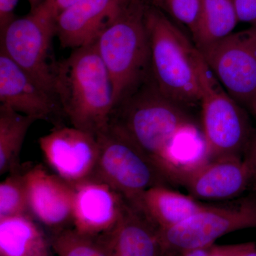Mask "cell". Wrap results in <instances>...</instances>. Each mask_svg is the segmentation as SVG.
<instances>
[{
    "label": "cell",
    "instance_id": "cell-23",
    "mask_svg": "<svg viewBox=\"0 0 256 256\" xmlns=\"http://www.w3.org/2000/svg\"><path fill=\"white\" fill-rule=\"evenodd\" d=\"M202 0H150L151 5L164 13L173 22L194 31Z\"/></svg>",
    "mask_w": 256,
    "mask_h": 256
},
{
    "label": "cell",
    "instance_id": "cell-10",
    "mask_svg": "<svg viewBox=\"0 0 256 256\" xmlns=\"http://www.w3.org/2000/svg\"><path fill=\"white\" fill-rule=\"evenodd\" d=\"M38 144L46 164L67 182L74 186L94 178L100 153L96 136L74 126H57Z\"/></svg>",
    "mask_w": 256,
    "mask_h": 256
},
{
    "label": "cell",
    "instance_id": "cell-32",
    "mask_svg": "<svg viewBox=\"0 0 256 256\" xmlns=\"http://www.w3.org/2000/svg\"><path fill=\"white\" fill-rule=\"evenodd\" d=\"M252 114H255V116H256V98H255V100H254V105H252Z\"/></svg>",
    "mask_w": 256,
    "mask_h": 256
},
{
    "label": "cell",
    "instance_id": "cell-28",
    "mask_svg": "<svg viewBox=\"0 0 256 256\" xmlns=\"http://www.w3.org/2000/svg\"><path fill=\"white\" fill-rule=\"evenodd\" d=\"M245 154L244 158L247 160L252 170V185L256 191V131L252 134Z\"/></svg>",
    "mask_w": 256,
    "mask_h": 256
},
{
    "label": "cell",
    "instance_id": "cell-8",
    "mask_svg": "<svg viewBox=\"0 0 256 256\" xmlns=\"http://www.w3.org/2000/svg\"><path fill=\"white\" fill-rule=\"evenodd\" d=\"M54 36L55 20L36 8L28 16L14 18L1 32L0 50L56 96L58 62L52 56Z\"/></svg>",
    "mask_w": 256,
    "mask_h": 256
},
{
    "label": "cell",
    "instance_id": "cell-27",
    "mask_svg": "<svg viewBox=\"0 0 256 256\" xmlns=\"http://www.w3.org/2000/svg\"><path fill=\"white\" fill-rule=\"evenodd\" d=\"M244 242L228 245H214L210 248L208 256H236L240 252Z\"/></svg>",
    "mask_w": 256,
    "mask_h": 256
},
{
    "label": "cell",
    "instance_id": "cell-4",
    "mask_svg": "<svg viewBox=\"0 0 256 256\" xmlns=\"http://www.w3.org/2000/svg\"><path fill=\"white\" fill-rule=\"evenodd\" d=\"M146 4L132 0L94 44L112 80L116 108L151 77Z\"/></svg>",
    "mask_w": 256,
    "mask_h": 256
},
{
    "label": "cell",
    "instance_id": "cell-7",
    "mask_svg": "<svg viewBox=\"0 0 256 256\" xmlns=\"http://www.w3.org/2000/svg\"><path fill=\"white\" fill-rule=\"evenodd\" d=\"M252 228H256V193L232 204H210L178 225L158 229L161 256L212 246L224 236Z\"/></svg>",
    "mask_w": 256,
    "mask_h": 256
},
{
    "label": "cell",
    "instance_id": "cell-2",
    "mask_svg": "<svg viewBox=\"0 0 256 256\" xmlns=\"http://www.w3.org/2000/svg\"><path fill=\"white\" fill-rule=\"evenodd\" d=\"M55 94L72 126L98 136L110 126L114 86L95 44L76 48L58 62Z\"/></svg>",
    "mask_w": 256,
    "mask_h": 256
},
{
    "label": "cell",
    "instance_id": "cell-15",
    "mask_svg": "<svg viewBox=\"0 0 256 256\" xmlns=\"http://www.w3.org/2000/svg\"><path fill=\"white\" fill-rule=\"evenodd\" d=\"M0 104L38 120L63 114L57 98L1 50Z\"/></svg>",
    "mask_w": 256,
    "mask_h": 256
},
{
    "label": "cell",
    "instance_id": "cell-16",
    "mask_svg": "<svg viewBox=\"0 0 256 256\" xmlns=\"http://www.w3.org/2000/svg\"><path fill=\"white\" fill-rule=\"evenodd\" d=\"M107 238L112 256H161L158 227L128 202L122 218Z\"/></svg>",
    "mask_w": 256,
    "mask_h": 256
},
{
    "label": "cell",
    "instance_id": "cell-30",
    "mask_svg": "<svg viewBox=\"0 0 256 256\" xmlns=\"http://www.w3.org/2000/svg\"><path fill=\"white\" fill-rule=\"evenodd\" d=\"M236 256H256V242H244L242 250Z\"/></svg>",
    "mask_w": 256,
    "mask_h": 256
},
{
    "label": "cell",
    "instance_id": "cell-1",
    "mask_svg": "<svg viewBox=\"0 0 256 256\" xmlns=\"http://www.w3.org/2000/svg\"><path fill=\"white\" fill-rule=\"evenodd\" d=\"M110 126L127 136L170 183L176 151L201 132L188 108L164 96L152 76L114 108Z\"/></svg>",
    "mask_w": 256,
    "mask_h": 256
},
{
    "label": "cell",
    "instance_id": "cell-3",
    "mask_svg": "<svg viewBox=\"0 0 256 256\" xmlns=\"http://www.w3.org/2000/svg\"><path fill=\"white\" fill-rule=\"evenodd\" d=\"M144 20L150 50L151 76L158 89L186 108L201 105L198 50L171 18L152 5Z\"/></svg>",
    "mask_w": 256,
    "mask_h": 256
},
{
    "label": "cell",
    "instance_id": "cell-13",
    "mask_svg": "<svg viewBox=\"0 0 256 256\" xmlns=\"http://www.w3.org/2000/svg\"><path fill=\"white\" fill-rule=\"evenodd\" d=\"M132 0H80L55 20L56 36L63 48L94 44Z\"/></svg>",
    "mask_w": 256,
    "mask_h": 256
},
{
    "label": "cell",
    "instance_id": "cell-24",
    "mask_svg": "<svg viewBox=\"0 0 256 256\" xmlns=\"http://www.w3.org/2000/svg\"><path fill=\"white\" fill-rule=\"evenodd\" d=\"M239 22L256 26V0H232Z\"/></svg>",
    "mask_w": 256,
    "mask_h": 256
},
{
    "label": "cell",
    "instance_id": "cell-29",
    "mask_svg": "<svg viewBox=\"0 0 256 256\" xmlns=\"http://www.w3.org/2000/svg\"><path fill=\"white\" fill-rule=\"evenodd\" d=\"M212 246L186 250L173 256H208Z\"/></svg>",
    "mask_w": 256,
    "mask_h": 256
},
{
    "label": "cell",
    "instance_id": "cell-5",
    "mask_svg": "<svg viewBox=\"0 0 256 256\" xmlns=\"http://www.w3.org/2000/svg\"><path fill=\"white\" fill-rule=\"evenodd\" d=\"M202 131L208 160L246 153L254 134L245 111L220 85L198 50Z\"/></svg>",
    "mask_w": 256,
    "mask_h": 256
},
{
    "label": "cell",
    "instance_id": "cell-21",
    "mask_svg": "<svg viewBox=\"0 0 256 256\" xmlns=\"http://www.w3.org/2000/svg\"><path fill=\"white\" fill-rule=\"evenodd\" d=\"M50 242L57 256H112L107 235L94 236L70 228L50 237Z\"/></svg>",
    "mask_w": 256,
    "mask_h": 256
},
{
    "label": "cell",
    "instance_id": "cell-11",
    "mask_svg": "<svg viewBox=\"0 0 256 256\" xmlns=\"http://www.w3.org/2000/svg\"><path fill=\"white\" fill-rule=\"evenodd\" d=\"M28 214L50 238L73 227L75 188L72 184L36 164L25 170Z\"/></svg>",
    "mask_w": 256,
    "mask_h": 256
},
{
    "label": "cell",
    "instance_id": "cell-20",
    "mask_svg": "<svg viewBox=\"0 0 256 256\" xmlns=\"http://www.w3.org/2000/svg\"><path fill=\"white\" fill-rule=\"evenodd\" d=\"M38 120L0 105V174L21 168L20 152L28 129Z\"/></svg>",
    "mask_w": 256,
    "mask_h": 256
},
{
    "label": "cell",
    "instance_id": "cell-12",
    "mask_svg": "<svg viewBox=\"0 0 256 256\" xmlns=\"http://www.w3.org/2000/svg\"><path fill=\"white\" fill-rule=\"evenodd\" d=\"M178 184L200 201L232 200L252 185V170L245 158L222 156L186 172Z\"/></svg>",
    "mask_w": 256,
    "mask_h": 256
},
{
    "label": "cell",
    "instance_id": "cell-25",
    "mask_svg": "<svg viewBox=\"0 0 256 256\" xmlns=\"http://www.w3.org/2000/svg\"><path fill=\"white\" fill-rule=\"evenodd\" d=\"M79 1L80 0H44L37 8H40L55 20L64 10Z\"/></svg>",
    "mask_w": 256,
    "mask_h": 256
},
{
    "label": "cell",
    "instance_id": "cell-31",
    "mask_svg": "<svg viewBox=\"0 0 256 256\" xmlns=\"http://www.w3.org/2000/svg\"><path fill=\"white\" fill-rule=\"evenodd\" d=\"M44 0H28L30 6H31V11H33L38 8Z\"/></svg>",
    "mask_w": 256,
    "mask_h": 256
},
{
    "label": "cell",
    "instance_id": "cell-9",
    "mask_svg": "<svg viewBox=\"0 0 256 256\" xmlns=\"http://www.w3.org/2000/svg\"><path fill=\"white\" fill-rule=\"evenodd\" d=\"M198 50L229 95L252 111L256 96V26Z\"/></svg>",
    "mask_w": 256,
    "mask_h": 256
},
{
    "label": "cell",
    "instance_id": "cell-6",
    "mask_svg": "<svg viewBox=\"0 0 256 256\" xmlns=\"http://www.w3.org/2000/svg\"><path fill=\"white\" fill-rule=\"evenodd\" d=\"M100 146L94 178L118 192L140 210L143 194L170 184L168 178L124 133L112 126L97 136Z\"/></svg>",
    "mask_w": 256,
    "mask_h": 256
},
{
    "label": "cell",
    "instance_id": "cell-18",
    "mask_svg": "<svg viewBox=\"0 0 256 256\" xmlns=\"http://www.w3.org/2000/svg\"><path fill=\"white\" fill-rule=\"evenodd\" d=\"M52 242L30 214L0 218V256H52Z\"/></svg>",
    "mask_w": 256,
    "mask_h": 256
},
{
    "label": "cell",
    "instance_id": "cell-22",
    "mask_svg": "<svg viewBox=\"0 0 256 256\" xmlns=\"http://www.w3.org/2000/svg\"><path fill=\"white\" fill-rule=\"evenodd\" d=\"M24 171L9 173L0 184V218L28 214Z\"/></svg>",
    "mask_w": 256,
    "mask_h": 256
},
{
    "label": "cell",
    "instance_id": "cell-19",
    "mask_svg": "<svg viewBox=\"0 0 256 256\" xmlns=\"http://www.w3.org/2000/svg\"><path fill=\"white\" fill-rule=\"evenodd\" d=\"M238 22L232 0H202L192 41L201 50L233 33Z\"/></svg>",
    "mask_w": 256,
    "mask_h": 256
},
{
    "label": "cell",
    "instance_id": "cell-33",
    "mask_svg": "<svg viewBox=\"0 0 256 256\" xmlns=\"http://www.w3.org/2000/svg\"></svg>",
    "mask_w": 256,
    "mask_h": 256
},
{
    "label": "cell",
    "instance_id": "cell-14",
    "mask_svg": "<svg viewBox=\"0 0 256 256\" xmlns=\"http://www.w3.org/2000/svg\"><path fill=\"white\" fill-rule=\"evenodd\" d=\"M73 227L94 236L110 234L122 218L127 202L107 184L92 178L74 185Z\"/></svg>",
    "mask_w": 256,
    "mask_h": 256
},
{
    "label": "cell",
    "instance_id": "cell-17",
    "mask_svg": "<svg viewBox=\"0 0 256 256\" xmlns=\"http://www.w3.org/2000/svg\"><path fill=\"white\" fill-rule=\"evenodd\" d=\"M210 204L191 195L174 191L166 185H159L143 194L140 210L158 229H164L182 223Z\"/></svg>",
    "mask_w": 256,
    "mask_h": 256
},
{
    "label": "cell",
    "instance_id": "cell-26",
    "mask_svg": "<svg viewBox=\"0 0 256 256\" xmlns=\"http://www.w3.org/2000/svg\"><path fill=\"white\" fill-rule=\"evenodd\" d=\"M18 0H0V32L14 20V10Z\"/></svg>",
    "mask_w": 256,
    "mask_h": 256
}]
</instances>
